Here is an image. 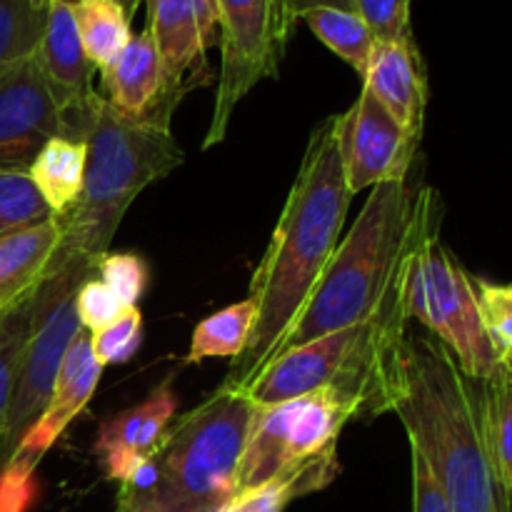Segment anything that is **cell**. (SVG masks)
Listing matches in <instances>:
<instances>
[{
	"label": "cell",
	"mask_w": 512,
	"mask_h": 512,
	"mask_svg": "<svg viewBox=\"0 0 512 512\" xmlns=\"http://www.w3.org/2000/svg\"><path fill=\"white\" fill-rule=\"evenodd\" d=\"M103 88L108 90L105 100H110L120 113L155 120L160 125H170V115L180 103V98L168 90L163 60L148 30L130 38Z\"/></svg>",
	"instance_id": "cell-17"
},
{
	"label": "cell",
	"mask_w": 512,
	"mask_h": 512,
	"mask_svg": "<svg viewBox=\"0 0 512 512\" xmlns=\"http://www.w3.org/2000/svg\"><path fill=\"white\" fill-rule=\"evenodd\" d=\"M60 133L63 115L33 55L0 78V170H28Z\"/></svg>",
	"instance_id": "cell-12"
},
{
	"label": "cell",
	"mask_w": 512,
	"mask_h": 512,
	"mask_svg": "<svg viewBox=\"0 0 512 512\" xmlns=\"http://www.w3.org/2000/svg\"><path fill=\"white\" fill-rule=\"evenodd\" d=\"M453 512H512L485 430L483 383L433 335L408 333L393 410Z\"/></svg>",
	"instance_id": "cell-2"
},
{
	"label": "cell",
	"mask_w": 512,
	"mask_h": 512,
	"mask_svg": "<svg viewBox=\"0 0 512 512\" xmlns=\"http://www.w3.org/2000/svg\"><path fill=\"white\" fill-rule=\"evenodd\" d=\"M98 278L108 285L123 308H138L150 283V268L135 253H105L95 265Z\"/></svg>",
	"instance_id": "cell-28"
},
{
	"label": "cell",
	"mask_w": 512,
	"mask_h": 512,
	"mask_svg": "<svg viewBox=\"0 0 512 512\" xmlns=\"http://www.w3.org/2000/svg\"><path fill=\"white\" fill-rule=\"evenodd\" d=\"M220 28V78L203 148L220 145L240 100L265 78H278L295 20L283 0H215Z\"/></svg>",
	"instance_id": "cell-10"
},
{
	"label": "cell",
	"mask_w": 512,
	"mask_h": 512,
	"mask_svg": "<svg viewBox=\"0 0 512 512\" xmlns=\"http://www.w3.org/2000/svg\"><path fill=\"white\" fill-rule=\"evenodd\" d=\"M408 318L400 303V278L368 320L298 345L265 365L245 393L255 405H275L330 388L355 400L368 415L393 410Z\"/></svg>",
	"instance_id": "cell-5"
},
{
	"label": "cell",
	"mask_w": 512,
	"mask_h": 512,
	"mask_svg": "<svg viewBox=\"0 0 512 512\" xmlns=\"http://www.w3.org/2000/svg\"><path fill=\"white\" fill-rule=\"evenodd\" d=\"M475 293L485 335L500 360L512 350V283L503 285L475 278Z\"/></svg>",
	"instance_id": "cell-30"
},
{
	"label": "cell",
	"mask_w": 512,
	"mask_h": 512,
	"mask_svg": "<svg viewBox=\"0 0 512 512\" xmlns=\"http://www.w3.org/2000/svg\"><path fill=\"white\" fill-rule=\"evenodd\" d=\"M350 200L338 148V115H330L310 135L273 238L250 280L248 298L258 313L248 348L233 360L223 388L245 393L273 363L338 248Z\"/></svg>",
	"instance_id": "cell-1"
},
{
	"label": "cell",
	"mask_w": 512,
	"mask_h": 512,
	"mask_svg": "<svg viewBox=\"0 0 512 512\" xmlns=\"http://www.w3.org/2000/svg\"><path fill=\"white\" fill-rule=\"evenodd\" d=\"M363 88L413 135L423 138L425 108H428V75L418 43H375L368 68L363 73Z\"/></svg>",
	"instance_id": "cell-15"
},
{
	"label": "cell",
	"mask_w": 512,
	"mask_h": 512,
	"mask_svg": "<svg viewBox=\"0 0 512 512\" xmlns=\"http://www.w3.org/2000/svg\"><path fill=\"white\" fill-rule=\"evenodd\" d=\"M63 243V218L0 238V315L30 300L50 273Z\"/></svg>",
	"instance_id": "cell-18"
},
{
	"label": "cell",
	"mask_w": 512,
	"mask_h": 512,
	"mask_svg": "<svg viewBox=\"0 0 512 512\" xmlns=\"http://www.w3.org/2000/svg\"><path fill=\"white\" fill-rule=\"evenodd\" d=\"M498 365L505 370V373H508V378L512 380V350H510L508 355H503V358H500Z\"/></svg>",
	"instance_id": "cell-35"
},
{
	"label": "cell",
	"mask_w": 512,
	"mask_h": 512,
	"mask_svg": "<svg viewBox=\"0 0 512 512\" xmlns=\"http://www.w3.org/2000/svg\"><path fill=\"white\" fill-rule=\"evenodd\" d=\"M30 310H33V298L0 315V438L18 380L20 355L30 333Z\"/></svg>",
	"instance_id": "cell-27"
},
{
	"label": "cell",
	"mask_w": 512,
	"mask_h": 512,
	"mask_svg": "<svg viewBox=\"0 0 512 512\" xmlns=\"http://www.w3.org/2000/svg\"><path fill=\"white\" fill-rule=\"evenodd\" d=\"M400 303L408 323L418 320L448 348L468 378L485 383L498 368V353L485 335L475 278L440 240L438 193L420 185L413 235L400 265Z\"/></svg>",
	"instance_id": "cell-7"
},
{
	"label": "cell",
	"mask_w": 512,
	"mask_h": 512,
	"mask_svg": "<svg viewBox=\"0 0 512 512\" xmlns=\"http://www.w3.org/2000/svg\"><path fill=\"white\" fill-rule=\"evenodd\" d=\"M300 20H305L315 38L328 45L335 55H340L355 73H365L378 40L355 10L313 8Z\"/></svg>",
	"instance_id": "cell-24"
},
{
	"label": "cell",
	"mask_w": 512,
	"mask_h": 512,
	"mask_svg": "<svg viewBox=\"0 0 512 512\" xmlns=\"http://www.w3.org/2000/svg\"><path fill=\"white\" fill-rule=\"evenodd\" d=\"M255 313H258L255 303L245 298L200 320L193 330L188 358L185 360L188 363H200L205 358L238 360L250 343Z\"/></svg>",
	"instance_id": "cell-22"
},
{
	"label": "cell",
	"mask_w": 512,
	"mask_h": 512,
	"mask_svg": "<svg viewBox=\"0 0 512 512\" xmlns=\"http://www.w3.org/2000/svg\"><path fill=\"white\" fill-rule=\"evenodd\" d=\"M85 143L83 190L63 218V243L50 268L68 260L98 265L135 198L185 160L170 125L130 118L105 95H100L93 130Z\"/></svg>",
	"instance_id": "cell-4"
},
{
	"label": "cell",
	"mask_w": 512,
	"mask_h": 512,
	"mask_svg": "<svg viewBox=\"0 0 512 512\" xmlns=\"http://www.w3.org/2000/svg\"><path fill=\"white\" fill-rule=\"evenodd\" d=\"M418 190L420 185L410 180H390L370 190L355 225L340 238L318 288L285 335L278 355L378 313L400 278L413 235Z\"/></svg>",
	"instance_id": "cell-3"
},
{
	"label": "cell",
	"mask_w": 512,
	"mask_h": 512,
	"mask_svg": "<svg viewBox=\"0 0 512 512\" xmlns=\"http://www.w3.org/2000/svg\"><path fill=\"white\" fill-rule=\"evenodd\" d=\"M353 10L365 20L380 43L413 40L410 0H353Z\"/></svg>",
	"instance_id": "cell-31"
},
{
	"label": "cell",
	"mask_w": 512,
	"mask_h": 512,
	"mask_svg": "<svg viewBox=\"0 0 512 512\" xmlns=\"http://www.w3.org/2000/svg\"><path fill=\"white\" fill-rule=\"evenodd\" d=\"M148 33L165 68V83L175 98L208 83L205 53L218 28L215 0H143Z\"/></svg>",
	"instance_id": "cell-13"
},
{
	"label": "cell",
	"mask_w": 512,
	"mask_h": 512,
	"mask_svg": "<svg viewBox=\"0 0 512 512\" xmlns=\"http://www.w3.org/2000/svg\"><path fill=\"white\" fill-rule=\"evenodd\" d=\"M100 375H103V365L95 360L93 348H90V333L80 330L78 338L70 345L68 355H65L48 405L38 415V420L25 430L23 440H20L8 463L23 465L28 470L38 468L40 458L53 448L55 440L90 403L100 383Z\"/></svg>",
	"instance_id": "cell-14"
},
{
	"label": "cell",
	"mask_w": 512,
	"mask_h": 512,
	"mask_svg": "<svg viewBox=\"0 0 512 512\" xmlns=\"http://www.w3.org/2000/svg\"><path fill=\"white\" fill-rule=\"evenodd\" d=\"M253 415L248 393L220 385L205 403L165 428L148 453L155 485L118 505V512H218L228 505Z\"/></svg>",
	"instance_id": "cell-6"
},
{
	"label": "cell",
	"mask_w": 512,
	"mask_h": 512,
	"mask_svg": "<svg viewBox=\"0 0 512 512\" xmlns=\"http://www.w3.org/2000/svg\"><path fill=\"white\" fill-rule=\"evenodd\" d=\"M413 512H453L433 470L418 450H413Z\"/></svg>",
	"instance_id": "cell-33"
},
{
	"label": "cell",
	"mask_w": 512,
	"mask_h": 512,
	"mask_svg": "<svg viewBox=\"0 0 512 512\" xmlns=\"http://www.w3.org/2000/svg\"><path fill=\"white\" fill-rule=\"evenodd\" d=\"M483 410L495 468L512 498V380L500 365L483 383Z\"/></svg>",
	"instance_id": "cell-25"
},
{
	"label": "cell",
	"mask_w": 512,
	"mask_h": 512,
	"mask_svg": "<svg viewBox=\"0 0 512 512\" xmlns=\"http://www.w3.org/2000/svg\"><path fill=\"white\" fill-rule=\"evenodd\" d=\"M338 148L348 190L355 195L390 180H408L420 140L363 88L355 103L338 115Z\"/></svg>",
	"instance_id": "cell-11"
},
{
	"label": "cell",
	"mask_w": 512,
	"mask_h": 512,
	"mask_svg": "<svg viewBox=\"0 0 512 512\" xmlns=\"http://www.w3.org/2000/svg\"><path fill=\"white\" fill-rule=\"evenodd\" d=\"M55 218L28 170H0V238Z\"/></svg>",
	"instance_id": "cell-26"
},
{
	"label": "cell",
	"mask_w": 512,
	"mask_h": 512,
	"mask_svg": "<svg viewBox=\"0 0 512 512\" xmlns=\"http://www.w3.org/2000/svg\"><path fill=\"white\" fill-rule=\"evenodd\" d=\"M63 3H70V5H73V3H78V0H63Z\"/></svg>",
	"instance_id": "cell-37"
},
{
	"label": "cell",
	"mask_w": 512,
	"mask_h": 512,
	"mask_svg": "<svg viewBox=\"0 0 512 512\" xmlns=\"http://www.w3.org/2000/svg\"><path fill=\"white\" fill-rule=\"evenodd\" d=\"M73 18L85 55L100 73V83H105L133 38L128 10L120 0H78L73 3Z\"/></svg>",
	"instance_id": "cell-21"
},
{
	"label": "cell",
	"mask_w": 512,
	"mask_h": 512,
	"mask_svg": "<svg viewBox=\"0 0 512 512\" xmlns=\"http://www.w3.org/2000/svg\"><path fill=\"white\" fill-rule=\"evenodd\" d=\"M175 410H178V398L170 390V380H165L145 403L110 415L100 423L95 450L103 460L108 480L123 483L133 473L138 460L155 448L165 428L173 423Z\"/></svg>",
	"instance_id": "cell-16"
},
{
	"label": "cell",
	"mask_w": 512,
	"mask_h": 512,
	"mask_svg": "<svg viewBox=\"0 0 512 512\" xmlns=\"http://www.w3.org/2000/svg\"><path fill=\"white\" fill-rule=\"evenodd\" d=\"M75 310H78L80 325H83L85 333H98V330L108 328L120 313H123V305L115 298L113 290L103 283V280L88 278L78 290V298H75Z\"/></svg>",
	"instance_id": "cell-32"
},
{
	"label": "cell",
	"mask_w": 512,
	"mask_h": 512,
	"mask_svg": "<svg viewBox=\"0 0 512 512\" xmlns=\"http://www.w3.org/2000/svg\"><path fill=\"white\" fill-rule=\"evenodd\" d=\"M53 0H0V78L33 58Z\"/></svg>",
	"instance_id": "cell-23"
},
{
	"label": "cell",
	"mask_w": 512,
	"mask_h": 512,
	"mask_svg": "<svg viewBox=\"0 0 512 512\" xmlns=\"http://www.w3.org/2000/svg\"><path fill=\"white\" fill-rule=\"evenodd\" d=\"M363 415L355 400L330 388L275 405H255L240 458L235 495L268 483L275 475L338 448L345 423Z\"/></svg>",
	"instance_id": "cell-9"
},
{
	"label": "cell",
	"mask_w": 512,
	"mask_h": 512,
	"mask_svg": "<svg viewBox=\"0 0 512 512\" xmlns=\"http://www.w3.org/2000/svg\"><path fill=\"white\" fill-rule=\"evenodd\" d=\"M285 10L290 13V18L298 23L308 10L313 8H343V10H353V0H283Z\"/></svg>",
	"instance_id": "cell-34"
},
{
	"label": "cell",
	"mask_w": 512,
	"mask_h": 512,
	"mask_svg": "<svg viewBox=\"0 0 512 512\" xmlns=\"http://www.w3.org/2000/svg\"><path fill=\"white\" fill-rule=\"evenodd\" d=\"M85 158H88V143L58 135V138L48 140L30 163V180L43 195L45 203L50 205V210L60 218L70 213L83 190Z\"/></svg>",
	"instance_id": "cell-20"
},
{
	"label": "cell",
	"mask_w": 512,
	"mask_h": 512,
	"mask_svg": "<svg viewBox=\"0 0 512 512\" xmlns=\"http://www.w3.org/2000/svg\"><path fill=\"white\" fill-rule=\"evenodd\" d=\"M120 3H123V8L128 10V15H133L135 8H138V5L143 3V0H120Z\"/></svg>",
	"instance_id": "cell-36"
},
{
	"label": "cell",
	"mask_w": 512,
	"mask_h": 512,
	"mask_svg": "<svg viewBox=\"0 0 512 512\" xmlns=\"http://www.w3.org/2000/svg\"><path fill=\"white\" fill-rule=\"evenodd\" d=\"M93 275L95 263L68 260V263L53 265L48 278L35 290L30 333L20 355L18 380H15L13 400H10L3 438H0V468L13 458L25 430L38 420V415L48 405L65 355L83 330L78 310H75V298H78L80 285Z\"/></svg>",
	"instance_id": "cell-8"
},
{
	"label": "cell",
	"mask_w": 512,
	"mask_h": 512,
	"mask_svg": "<svg viewBox=\"0 0 512 512\" xmlns=\"http://www.w3.org/2000/svg\"><path fill=\"white\" fill-rule=\"evenodd\" d=\"M338 473V448H335L275 475L273 480L248 490V493L235 495L218 512H283L293 500L328 488Z\"/></svg>",
	"instance_id": "cell-19"
},
{
	"label": "cell",
	"mask_w": 512,
	"mask_h": 512,
	"mask_svg": "<svg viewBox=\"0 0 512 512\" xmlns=\"http://www.w3.org/2000/svg\"><path fill=\"white\" fill-rule=\"evenodd\" d=\"M143 343V315L138 308H125L108 328L90 335V348L100 365H123L138 353Z\"/></svg>",
	"instance_id": "cell-29"
}]
</instances>
